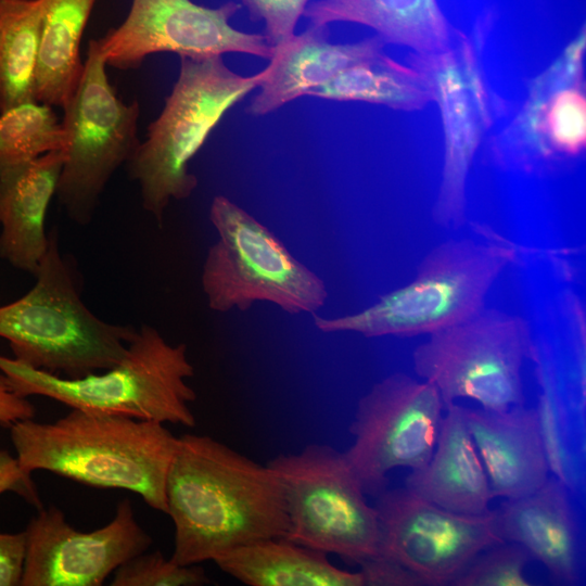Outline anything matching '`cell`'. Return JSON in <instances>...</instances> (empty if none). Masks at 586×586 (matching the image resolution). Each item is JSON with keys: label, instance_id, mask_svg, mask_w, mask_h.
I'll return each instance as SVG.
<instances>
[{"label": "cell", "instance_id": "cell-23", "mask_svg": "<svg viewBox=\"0 0 586 586\" xmlns=\"http://www.w3.org/2000/svg\"><path fill=\"white\" fill-rule=\"evenodd\" d=\"M251 586H362L361 572L332 565L327 553L284 538H266L229 549L213 560Z\"/></svg>", "mask_w": 586, "mask_h": 586}, {"label": "cell", "instance_id": "cell-20", "mask_svg": "<svg viewBox=\"0 0 586 586\" xmlns=\"http://www.w3.org/2000/svg\"><path fill=\"white\" fill-rule=\"evenodd\" d=\"M64 160L55 150L0 171V257L16 269L34 275L48 250L46 218Z\"/></svg>", "mask_w": 586, "mask_h": 586}, {"label": "cell", "instance_id": "cell-21", "mask_svg": "<svg viewBox=\"0 0 586 586\" xmlns=\"http://www.w3.org/2000/svg\"><path fill=\"white\" fill-rule=\"evenodd\" d=\"M430 460L407 476L405 487L418 497L460 514H483L494 498L468 429L463 408H446Z\"/></svg>", "mask_w": 586, "mask_h": 586}, {"label": "cell", "instance_id": "cell-8", "mask_svg": "<svg viewBox=\"0 0 586 586\" xmlns=\"http://www.w3.org/2000/svg\"><path fill=\"white\" fill-rule=\"evenodd\" d=\"M209 219L219 237L207 252L201 279L211 309L244 311L255 302H269L295 315L324 305L323 280L242 207L217 195Z\"/></svg>", "mask_w": 586, "mask_h": 586}, {"label": "cell", "instance_id": "cell-7", "mask_svg": "<svg viewBox=\"0 0 586 586\" xmlns=\"http://www.w3.org/2000/svg\"><path fill=\"white\" fill-rule=\"evenodd\" d=\"M495 12L482 13L470 33L456 29L451 44L436 53H410L408 63L426 79L438 106L444 155L432 217L456 229L466 222L467 183L474 157L507 102L492 89L484 51Z\"/></svg>", "mask_w": 586, "mask_h": 586}, {"label": "cell", "instance_id": "cell-28", "mask_svg": "<svg viewBox=\"0 0 586 586\" xmlns=\"http://www.w3.org/2000/svg\"><path fill=\"white\" fill-rule=\"evenodd\" d=\"M209 583L203 568L177 564L161 551L139 553L114 571L112 586H200Z\"/></svg>", "mask_w": 586, "mask_h": 586}, {"label": "cell", "instance_id": "cell-27", "mask_svg": "<svg viewBox=\"0 0 586 586\" xmlns=\"http://www.w3.org/2000/svg\"><path fill=\"white\" fill-rule=\"evenodd\" d=\"M66 145L62 122L50 105L30 101L0 113V171Z\"/></svg>", "mask_w": 586, "mask_h": 586}, {"label": "cell", "instance_id": "cell-14", "mask_svg": "<svg viewBox=\"0 0 586 586\" xmlns=\"http://www.w3.org/2000/svg\"><path fill=\"white\" fill-rule=\"evenodd\" d=\"M242 4L228 1L216 8L192 0H131L126 18L95 39L106 66L133 69L155 53L204 59L244 53L269 60L273 47L264 34L230 25Z\"/></svg>", "mask_w": 586, "mask_h": 586}, {"label": "cell", "instance_id": "cell-22", "mask_svg": "<svg viewBox=\"0 0 586 586\" xmlns=\"http://www.w3.org/2000/svg\"><path fill=\"white\" fill-rule=\"evenodd\" d=\"M303 16L316 25L367 26L385 44L407 47L417 54L447 49L456 33L437 0H317Z\"/></svg>", "mask_w": 586, "mask_h": 586}, {"label": "cell", "instance_id": "cell-32", "mask_svg": "<svg viewBox=\"0 0 586 586\" xmlns=\"http://www.w3.org/2000/svg\"><path fill=\"white\" fill-rule=\"evenodd\" d=\"M4 492H14L38 509L42 507L31 474L21 468L16 457L0 449V494Z\"/></svg>", "mask_w": 586, "mask_h": 586}, {"label": "cell", "instance_id": "cell-17", "mask_svg": "<svg viewBox=\"0 0 586 586\" xmlns=\"http://www.w3.org/2000/svg\"><path fill=\"white\" fill-rule=\"evenodd\" d=\"M570 489L549 476L534 493L506 499L494 510L496 532L504 542L521 545L542 562L555 582H579L582 547Z\"/></svg>", "mask_w": 586, "mask_h": 586}, {"label": "cell", "instance_id": "cell-10", "mask_svg": "<svg viewBox=\"0 0 586 586\" xmlns=\"http://www.w3.org/2000/svg\"><path fill=\"white\" fill-rule=\"evenodd\" d=\"M536 347L525 318L484 307L429 334L412 360L417 374L437 388L445 409L469 398L482 409L505 411L524 405L522 367L534 359Z\"/></svg>", "mask_w": 586, "mask_h": 586}, {"label": "cell", "instance_id": "cell-18", "mask_svg": "<svg viewBox=\"0 0 586 586\" xmlns=\"http://www.w3.org/2000/svg\"><path fill=\"white\" fill-rule=\"evenodd\" d=\"M462 408L494 497L519 498L546 483L550 468L536 409Z\"/></svg>", "mask_w": 586, "mask_h": 586}, {"label": "cell", "instance_id": "cell-31", "mask_svg": "<svg viewBox=\"0 0 586 586\" xmlns=\"http://www.w3.org/2000/svg\"><path fill=\"white\" fill-rule=\"evenodd\" d=\"M26 558V533H0V586L22 584Z\"/></svg>", "mask_w": 586, "mask_h": 586}, {"label": "cell", "instance_id": "cell-5", "mask_svg": "<svg viewBox=\"0 0 586 586\" xmlns=\"http://www.w3.org/2000/svg\"><path fill=\"white\" fill-rule=\"evenodd\" d=\"M517 257V249L508 242L449 239L423 257L407 284L360 311L336 318L314 315V322L324 333L365 337L431 334L483 309L488 292Z\"/></svg>", "mask_w": 586, "mask_h": 586}, {"label": "cell", "instance_id": "cell-24", "mask_svg": "<svg viewBox=\"0 0 586 586\" xmlns=\"http://www.w3.org/2000/svg\"><path fill=\"white\" fill-rule=\"evenodd\" d=\"M95 0H47L35 84V101L63 107L84 73L80 42Z\"/></svg>", "mask_w": 586, "mask_h": 586}, {"label": "cell", "instance_id": "cell-13", "mask_svg": "<svg viewBox=\"0 0 586 586\" xmlns=\"http://www.w3.org/2000/svg\"><path fill=\"white\" fill-rule=\"evenodd\" d=\"M444 404L428 381L395 372L375 383L358 402L345 456L365 493L379 496L395 468L423 467L438 437Z\"/></svg>", "mask_w": 586, "mask_h": 586}, {"label": "cell", "instance_id": "cell-6", "mask_svg": "<svg viewBox=\"0 0 586 586\" xmlns=\"http://www.w3.org/2000/svg\"><path fill=\"white\" fill-rule=\"evenodd\" d=\"M266 69L252 76L231 71L221 56L180 58V71L146 138L127 162L140 188L142 207L162 226L169 203L198 187L189 163L224 115L259 87Z\"/></svg>", "mask_w": 586, "mask_h": 586}, {"label": "cell", "instance_id": "cell-26", "mask_svg": "<svg viewBox=\"0 0 586 586\" xmlns=\"http://www.w3.org/2000/svg\"><path fill=\"white\" fill-rule=\"evenodd\" d=\"M47 0H0V113L35 101Z\"/></svg>", "mask_w": 586, "mask_h": 586}, {"label": "cell", "instance_id": "cell-4", "mask_svg": "<svg viewBox=\"0 0 586 586\" xmlns=\"http://www.w3.org/2000/svg\"><path fill=\"white\" fill-rule=\"evenodd\" d=\"M102 371L63 378L0 355V373L21 397L38 395L72 409L195 425L189 404L196 394L186 381L194 369L186 344H169L154 327L142 324L125 357Z\"/></svg>", "mask_w": 586, "mask_h": 586}, {"label": "cell", "instance_id": "cell-3", "mask_svg": "<svg viewBox=\"0 0 586 586\" xmlns=\"http://www.w3.org/2000/svg\"><path fill=\"white\" fill-rule=\"evenodd\" d=\"M33 276L35 284L26 294L0 306V337L9 342L13 358L74 379L112 368L125 357L137 328L102 320L86 306L55 228Z\"/></svg>", "mask_w": 586, "mask_h": 586}, {"label": "cell", "instance_id": "cell-1", "mask_svg": "<svg viewBox=\"0 0 586 586\" xmlns=\"http://www.w3.org/2000/svg\"><path fill=\"white\" fill-rule=\"evenodd\" d=\"M177 564H200L256 540L283 538L289 517L273 470L207 435L184 434L166 480Z\"/></svg>", "mask_w": 586, "mask_h": 586}, {"label": "cell", "instance_id": "cell-16", "mask_svg": "<svg viewBox=\"0 0 586 586\" xmlns=\"http://www.w3.org/2000/svg\"><path fill=\"white\" fill-rule=\"evenodd\" d=\"M22 586H101L119 565L148 550L152 537L123 499L114 518L91 532L72 527L56 507L39 508L25 530Z\"/></svg>", "mask_w": 586, "mask_h": 586}, {"label": "cell", "instance_id": "cell-9", "mask_svg": "<svg viewBox=\"0 0 586 586\" xmlns=\"http://www.w3.org/2000/svg\"><path fill=\"white\" fill-rule=\"evenodd\" d=\"M267 466L278 476L285 501L284 539L360 566L381 556L377 510L368 505L345 453L309 444Z\"/></svg>", "mask_w": 586, "mask_h": 586}, {"label": "cell", "instance_id": "cell-25", "mask_svg": "<svg viewBox=\"0 0 586 586\" xmlns=\"http://www.w3.org/2000/svg\"><path fill=\"white\" fill-rule=\"evenodd\" d=\"M322 100L364 102L412 112L433 100L423 75L382 53L355 63L308 93Z\"/></svg>", "mask_w": 586, "mask_h": 586}, {"label": "cell", "instance_id": "cell-11", "mask_svg": "<svg viewBox=\"0 0 586 586\" xmlns=\"http://www.w3.org/2000/svg\"><path fill=\"white\" fill-rule=\"evenodd\" d=\"M62 109L67 145L55 195L69 219L86 226L112 176L140 144L139 103L117 95L95 39L88 42L81 79Z\"/></svg>", "mask_w": 586, "mask_h": 586}, {"label": "cell", "instance_id": "cell-15", "mask_svg": "<svg viewBox=\"0 0 586 586\" xmlns=\"http://www.w3.org/2000/svg\"><path fill=\"white\" fill-rule=\"evenodd\" d=\"M374 508L381 555L407 569L422 585H451L481 552L505 543L496 532L494 511L455 513L406 487L385 489Z\"/></svg>", "mask_w": 586, "mask_h": 586}, {"label": "cell", "instance_id": "cell-30", "mask_svg": "<svg viewBox=\"0 0 586 586\" xmlns=\"http://www.w3.org/2000/svg\"><path fill=\"white\" fill-rule=\"evenodd\" d=\"M253 21H262L265 37L275 47L286 41L304 15L309 0H241Z\"/></svg>", "mask_w": 586, "mask_h": 586}, {"label": "cell", "instance_id": "cell-33", "mask_svg": "<svg viewBox=\"0 0 586 586\" xmlns=\"http://www.w3.org/2000/svg\"><path fill=\"white\" fill-rule=\"evenodd\" d=\"M361 569L365 585H422L411 572L382 555Z\"/></svg>", "mask_w": 586, "mask_h": 586}, {"label": "cell", "instance_id": "cell-2", "mask_svg": "<svg viewBox=\"0 0 586 586\" xmlns=\"http://www.w3.org/2000/svg\"><path fill=\"white\" fill-rule=\"evenodd\" d=\"M10 437L28 474L46 470L91 487L127 489L167 514L166 480L179 437L162 422L73 408L54 422L18 421Z\"/></svg>", "mask_w": 586, "mask_h": 586}, {"label": "cell", "instance_id": "cell-19", "mask_svg": "<svg viewBox=\"0 0 586 586\" xmlns=\"http://www.w3.org/2000/svg\"><path fill=\"white\" fill-rule=\"evenodd\" d=\"M377 35L355 42L332 43L328 25L310 24L303 33L273 47L259 92L249 113L263 116L329 81L346 67L384 53Z\"/></svg>", "mask_w": 586, "mask_h": 586}, {"label": "cell", "instance_id": "cell-29", "mask_svg": "<svg viewBox=\"0 0 586 586\" xmlns=\"http://www.w3.org/2000/svg\"><path fill=\"white\" fill-rule=\"evenodd\" d=\"M531 556L519 544L501 543L481 552L453 582L456 586H528L524 570Z\"/></svg>", "mask_w": 586, "mask_h": 586}, {"label": "cell", "instance_id": "cell-34", "mask_svg": "<svg viewBox=\"0 0 586 586\" xmlns=\"http://www.w3.org/2000/svg\"><path fill=\"white\" fill-rule=\"evenodd\" d=\"M35 415V406L15 394L0 373V425L11 428L18 421L34 419Z\"/></svg>", "mask_w": 586, "mask_h": 586}, {"label": "cell", "instance_id": "cell-12", "mask_svg": "<svg viewBox=\"0 0 586 586\" xmlns=\"http://www.w3.org/2000/svg\"><path fill=\"white\" fill-rule=\"evenodd\" d=\"M585 51L583 26L558 56L530 79L521 106L488 141L495 164L538 174L582 155L586 142Z\"/></svg>", "mask_w": 586, "mask_h": 586}]
</instances>
